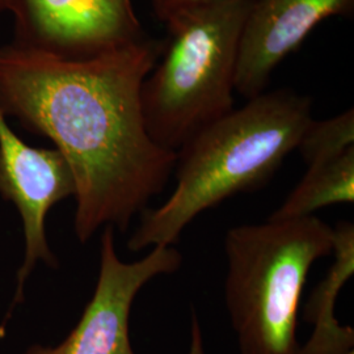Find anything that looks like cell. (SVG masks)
I'll return each instance as SVG.
<instances>
[{"label": "cell", "instance_id": "6da1fadb", "mask_svg": "<svg viewBox=\"0 0 354 354\" xmlns=\"http://www.w3.org/2000/svg\"><path fill=\"white\" fill-rule=\"evenodd\" d=\"M163 46L146 37L87 61L0 48V111L49 138L66 159L83 244L102 226L124 234L175 171L176 152L150 138L140 105Z\"/></svg>", "mask_w": 354, "mask_h": 354}, {"label": "cell", "instance_id": "4fadbf2b", "mask_svg": "<svg viewBox=\"0 0 354 354\" xmlns=\"http://www.w3.org/2000/svg\"><path fill=\"white\" fill-rule=\"evenodd\" d=\"M188 354H206L203 327L194 308H192L190 314V345Z\"/></svg>", "mask_w": 354, "mask_h": 354}, {"label": "cell", "instance_id": "3957f363", "mask_svg": "<svg viewBox=\"0 0 354 354\" xmlns=\"http://www.w3.org/2000/svg\"><path fill=\"white\" fill-rule=\"evenodd\" d=\"M333 241V227L317 215L228 230L225 304L241 354H301L304 283L314 263L332 254Z\"/></svg>", "mask_w": 354, "mask_h": 354}, {"label": "cell", "instance_id": "8992f818", "mask_svg": "<svg viewBox=\"0 0 354 354\" xmlns=\"http://www.w3.org/2000/svg\"><path fill=\"white\" fill-rule=\"evenodd\" d=\"M181 266L183 254L174 245L152 247L138 261H122L114 245V227L105 226L99 279L77 324L61 344H35L23 354H136L130 340L136 297L151 279L172 274Z\"/></svg>", "mask_w": 354, "mask_h": 354}, {"label": "cell", "instance_id": "30bf717a", "mask_svg": "<svg viewBox=\"0 0 354 354\" xmlns=\"http://www.w3.org/2000/svg\"><path fill=\"white\" fill-rule=\"evenodd\" d=\"M307 167L299 184L268 219L302 218L330 205L353 203L354 149Z\"/></svg>", "mask_w": 354, "mask_h": 354}, {"label": "cell", "instance_id": "8fae6325", "mask_svg": "<svg viewBox=\"0 0 354 354\" xmlns=\"http://www.w3.org/2000/svg\"><path fill=\"white\" fill-rule=\"evenodd\" d=\"M351 149H354L353 108L328 120L313 118L297 147L307 165L336 158Z\"/></svg>", "mask_w": 354, "mask_h": 354}, {"label": "cell", "instance_id": "277c9868", "mask_svg": "<svg viewBox=\"0 0 354 354\" xmlns=\"http://www.w3.org/2000/svg\"><path fill=\"white\" fill-rule=\"evenodd\" d=\"M253 0H218L165 24L162 54L140 89L145 127L159 147L177 152L230 113L241 32Z\"/></svg>", "mask_w": 354, "mask_h": 354}, {"label": "cell", "instance_id": "52a82bcc", "mask_svg": "<svg viewBox=\"0 0 354 354\" xmlns=\"http://www.w3.org/2000/svg\"><path fill=\"white\" fill-rule=\"evenodd\" d=\"M0 194L16 206L23 221L26 254L17 272L10 311L24 299L26 279L38 261L57 268L48 244L45 221L51 207L75 194V181L62 153L29 146L13 131L0 111Z\"/></svg>", "mask_w": 354, "mask_h": 354}, {"label": "cell", "instance_id": "5b68a950", "mask_svg": "<svg viewBox=\"0 0 354 354\" xmlns=\"http://www.w3.org/2000/svg\"><path fill=\"white\" fill-rule=\"evenodd\" d=\"M12 45L64 61H87L147 37L131 0H0Z\"/></svg>", "mask_w": 354, "mask_h": 354}, {"label": "cell", "instance_id": "ba28073f", "mask_svg": "<svg viewBox=\"0 0 354 354\" xmlns=\"http://www.w3.org/2000/svg\"><path fill=\"white\" fill-rule=\"evenodd\" d=\"M353 12L354 0H253L241 32L235 92L247 100L266 92L276 67L322 21Z\"/></svg>", "mask_w": 354, "mask_h": 354}, {"label": "cell", "instance_id": "9c48e42d", "mask_svg": "<svg viewBox=\"0 0 354 354\" xmlns=\"http://www.w3.org/2000/svg\"><path fill=\"white\" fill-rule=\"evenodd\" d=\"M333 263L304 304V320L314 326L301 354H349L353 352L354 329L342 326L335 307L346 281L354 273V225L342 221L333 227Z\"/></svg>", "mask_w": 354, "mask_h": 354}, {"label": "cell", "instance_id": "7a4b0ae2", "mask_svg": "<svg viewBox=\"0 0 354 354\" xmlns=\"http://www.w3.org/2000/svg\"><path fill=\"white\" fill-rule=\"evenodd\" d=\"M311 121V97L281 88L263 92L203 127L176 152L174 193L162 206L140 213L127 248L174 245L207 209L266 187Z\"/></svg>", "mask_w": 354, "mask_h": 354}, {"label": "cell", "instance_id": "5bb4252c", "mask_svg": "<svg viewBox=\"0 0 354 354\" xmlns=\"http://www.w3.org/2000/svg\"><path fill=\"white\" fill-rule=\"evenodd\" d=\"M349 354H354V351H353V352H351V353H349Z\"/></svg>", "mask_w": 354, "mask_h": 354}, {"label": "cell", "instance_id": "7c38bea8", "mask_svg": "<svg viewBox=\"0 0 354 354\" xmlns=\"http://www.w3.org/2000/svg\"><path fill=\"white\" fill-rule=\"evenodd\" d=\"M215 1L218 0H150L152 11L165 26L183 13L209 6Z\"/></svg>", "mask_w": 354, "mask_h": 354}]
</instances>
